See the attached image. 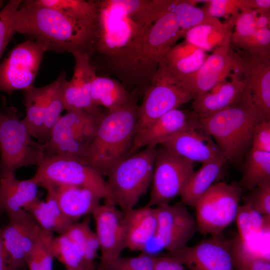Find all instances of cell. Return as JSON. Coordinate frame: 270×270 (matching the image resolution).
<instances>
[{
	"instance_id": "obj_24",
	"label": "cell",
	"mask_w": 270,
	"mask_h": 270,
	"mask_svg": "<svg viewBox=\"0 0 270 270\" xmlns=\"http://www.w3.org/2000/svg\"><path fill=\"white\" fill-rule=\"evenodd\" d=\"M54 190L58 206L64 215L75 222L80 218L92 214L102 198L90 189L74 186L60 185L46 188Z\"/></svg>"
},
{
	"instance_id": "obj_52",
	"label": "cell",
	"mask_w": 270,
	"mask_h": 270,
	"mask_svg": "<svg viewBox=\"0 0 270 270\" xmlns=\"http://www.w3.org/2000/svg\"><path fill=\"white\" fill-rule=\"evenodd\" d=\"M2 4H3V1L0 0V7L1 6H2Z\"/></svg>"
},
{
	"instance_id": "obj_18",
	"label": "cell",
	"mask_w": 270,
	"mask_h": 270,
	"mask_svg": "<svg viewBox=\"0 0 270 270\" xmlns=\"http://www.w3.org/2000/svg\"><path fill=\"white\" fill-rule=\"evenodd\" d=\"M232 33H229L213 50L196 72L180 81L194 99L224 83V78L232 70L234 60L230 48Z\"/></svg>"
},
{
	"instance_id": "obj_27",
	"label": "cell",
	"mask_w": 270,
	"mask_h": 270,
	"mask_svg": "<svg viewBox=\"0 0 270 270\" xmlns=\"http://www.w3.org/2000/svg\"><path fill=\"white\" fill-rule=\"evenodd\" d=\"M56 84L55 80L42 87L24 90L26 114L22 119L32 137L42 140L46 110Z\"/></svg>"
},
{
	"instance_id": "obj_53",
	"label": "cell",
	"mask_w": 270,
	"mask_h": 270,
	"mask_svg": "<svg viewBox=\"0 0 270 270\" xmlns=\"http://www.w3.org/2000/svg\"></svg>"
},
{
	"instance_id": "obj_5",
	"label": "cell",
	"mask_w": 270,
	"mask_h": 270,
	"mask_svg": "<svg viewBox=\"0 0 270 270\" xmlns=\"http://www.w3.org/2000/svg\"><path fill=\"white\" fill-rule=\"evenodd\" d=\"M157 146H148L120 161L107 174L105 202L123 212L134 208L151 184Z\"/></svg>"
},
{
	"instance_id": "obj_4",
	"label": "cell",
	"mask_w": 270,
	"mask_h": 270,
	"mask_svg": "<svg viewBox=\"0 0 270 270\" xmlns=\"http://www.w3.org/2000/svg\"><path fill=\"white\" fill-rule=\"evenodd\" d=\"M265 118L243 93L231 106L206 118H199L204 130L214 138L226 160L238 162L251 148L256 125Z\"/></svg>"
},
{
	"instance_id": "obj_22",
	"label": "cell",
	"mask_w": 270,
	"mask_h": 270,
	"mask_svg": "<svg viewBox=\"0 0 270 270\" xmlns=\"http://www.w3.org/2000/svg\"><path fill=\"white\" fill-rule=\"evenodd\" d=\"M122 223L126 248L132 251L144 250L156 234L155 208L145 206L124 212Z\"/></svg>"
},
{
	"instance_id": "obj_16",
	"label": "cell",
	"mask_w": 270,
	"mask_h": 270,
	"mask_svg": "<svg viewBox=\"0 0 270 270\" xmlns=\"http://www.w3.org/2000/svg\"><path fill=\"white\" fill-rule=\"evenodd\" d=\"M92 214L100 250L96 270H111L126 248L122 223L124 212L116 206L105 202Z\"/></svg>"
},
{
	"instance_id": "obj_45",
	"label": "cell",
	"mask_w": 270,
	"mask_h": 270,
	"mask_svg": "<svg viewBox=\"0 0 270 270\" xmlns=\"http://www.w3.org/2000/svg\"><path fill=\"white\" fill-rule=\"evenodd\" d=\"M246 202L250 204L258 212L270 216V182L250 191Z\"/></svg>"
},
{
	"instance_id": "obj_32",
	"label": "cell",
	"mask_w": 270,
	"mask_h": 270,
	"mask_svg": "<svg viewBox=\"0 0 270 270\" xmlns=\"http://www.w3.org/2000/svg\"><path fill=\"white\" fill-rule=\"evenodd\" d=\"M90 222L88 218L82 222L73 223L65 234L76 246L84 260L96 267L94 260L100 246L96 233L90 228Z\"/></svg>"
},
{
	"instance_id": "obj_9",
	"label": "cell",
	"mask_w": 270,
	"mask_h": 270,
	"mask_svg": "<svg viewBox=\"0 0 270 270\" xmlns=\"http://www.w3.org/2000/svg\"><path fill=\"white\" fill-rule=\"evenodd\" d=\"M45 189L60 185L86 188L106 202L108 192L103 176L84 161L71 156L48 155L32 178Z\"/></svg>"
},
{
	"instance_id": "obj_3",
	"label": "cell",
	"mask_w": 270,
	"mask_h": 270,
	"mask_svg": "<svg viewBox=\"0 0 270 270\" xmlns=\"http://www.w3.org/2000/svg\"><path fill=\"white\" fill-rule=\"evenodd\" d=\"M138 110L132 97L124 106L103 114L84 158L102 176L128 156L136 132Z\"/></svg>"
},
{
	"instance_id": "obj_49",
	"label": "cell",
	"mask_w": 270,
	"mask_h": 270,
	"mask_svg": "<svg viewBox=\"0 0 270 270\" xmlns=\"http://www.w3.org/2000/svg\"><path fill=\"white\" fill-rule=\"evenodd\" d=\"M254 10L256 15V28H270V8H258Z\"/></svg>"
},
{
	"instance_id": "obj_12",
	"label": "cell",
	"mask_w": 270,
	"mask_h": 270,
	"mask_svg": "<svg viewBox=\"0 0 270 270\" xmlns=\"http://www.w3.org/2000/svg\"><path fill=\"white\" fill-rule=\"evenodd\" d=\"M48 50L43 43L28 40L16 46L0 64V91L12 94L16 90L34 86L44 53Z\"/></svg>"
},
{
	"instance_id": "obj_36",
	"label": "cell",
	"mask_w": 270,
	"mask_h": 270,
	"mask_svg": "<svg viewBox=\"0 0 270 270\" xmlns=\"http://www.w3.org/2000/svg\"><path fill=\"white\" fill-rule=\"evenodd\" d=\"M231 243L235 270H270V258L251 250L238 236Z\"/></svg>"
},
{
	"instance_id": "obj_25",
	"label": "cell",
	"mask_w": 270,
	"mask_h": 270,
	"mask_svg": "<svg viewBox=\"0 0 270 270\" xmlns=\"http://www.w3.org/2000/svg\"><path fill=\"white\" fill-rule=\"evenodd\" d=\"M38 185L32 178L20 180L14 173L0 176V211L8 216L16 214L38 197Z\"/></svg>"
},
{
	"instance_id": "obj_37",
	"label": "cell",
	"mask_w": 270,
	"mask_h": 270,
	"mask_svg": "<svg viewBox=\"0 0 270 270\" xmlns=\"http://www.w3.org/2000/svg\"><path fill=\"white\" fill-rule=\"evenodd\" d=\"M170 9L176 17L182 37L190 28L213 18L204 8L196 7L193 0H172Z\"/></svg>"
},
{
	"instance_id": "obj_35",
	"label": "cell",
	"mask_w": 270,
	"mask_h": 270,
	"mask_svg": "<svg viewBox=\"0 0 270 270\" xmlns=\"http://www.w3.org/2000/svg\"><path fill=\"white\" fill-rule=\"evenodd\" d=\"M38 6L58 10L71 17L96 22V0H31Z\"/></svg>"
},
{
	"instance_id": "obj_10",
	"label": "cell",
	"mask_w": 270,
	"mask_h": 270,
	"mask_svg": "<svg viewBox=\"0 0 270 270\" xmlns=\"http://www.w3.org/2000/svg\"><path fill=\"white\" fill-rule=\"evenodd\" d=\"M241 194L238 186L224 182L214 184L194 206L198 230L211 236L222 234L235 220Z\"/></svg>"
},
{
	"instance_id": "obj_51",
	"label": "cell",
	"mask_w": 270,
	"mask_h": 270,
	"mask_svg": "<svg viewBox=\"0 0 270 270\" xmlns=\"http://www.w3.org/2000/svg\"><path fill=\"white\" fill-rule=\"evenodd\" d=\"M246 7L251 9L270 8V0H246Z\"/></svg>"
},
{
	"instance_id": "obj_19",
	"label": "cell",
	"mask_w": 270,
	"mask_h": 270,
	"mask_svg": "<svg viewBox=\"0 0 270 270\" xmlns=\"http://www.w3.org/2000/svg\"><path fill=\"white\" fill-rule=\"evenodd\" d=\"M72 54L74 58L75 66L72 79L66 80L64 83L65 110L100 114L102 110L93 102L91 96L92 84L96 74L90 62V54L81 51H74Z\"/></svg>"
},
{
	"instance_id": "obj_13",
	"label": "cell",
	"mask_w": 270,
	"mask_h": 270,
	"mask_svg": "<svg viewBox=\"0 0 270 270\" xmlns=\"http://www.w3.org/2000/svg\"><path fill=\"white\" fill-rule=\"evenodd\" d=\"M166 256L190 270H235L231 240L222 234L211 236L193 246L168 252Z\"/></svg>"
},
{
	"instance_id": "obj_38",
	"label": "cell",
	"mask_w": 270,
	"mask_h": 270,
	"mask_svg": "<svg viewBox=\"0 0 270 270\" xmlns=\"http://www.w3.org/2000/svg\"><path fill=\"white\" fill-rule=\"evenodd\" d=\"M66 73L63 72L55 80V86L44 114L41 140L43 144L48 141L53 128L61 117L62 112L65 110L64 90L66 80Z\"/></svg>"
},
{
	"instance_id": "obj_28",
	"label": "cell",
	"mask_w": 270,
	"mask_h": 270,
	"mask_svg": "<svg viewBox=\"0 0 270 270\" xmlns=\"http://www.w3.org/2000/svg\"><path fill=\"white\" fill-rule=\"evenodd\" d=\"M226 160L225 158L203 163L188 179L180 196L182 204L194 207L197 201L214 185Z\"/></svg>"
},
{
	"instance_id": "obj_21",
	"label": "cell",
	"mask_w": 270,
	"mask_h": 270,
	"mask_svg": "<svg viewBox=\"0 0 270 270\" xmlns=\"http://www.w3.org/2000/svg\"><path fill=\"white\" fill-rule=\"evenodd\" d=\"M200 125L198 116L193 110L173 109L160 116L134 138L128 156L142 147L158 146L168 138L186 128Z\"/></svg>"
},
{
	"instance_id": "obj_48",
	"label": "cell",
	"mask_w": 270,
	"mask_h": 270,
	"mask_svg": "<svg viewBox=\"0 0 270 270\" xmlns=\"http://www.w3.org/2000/svg\"><path fill=\"white\" fill-rule=\"evenodd\" d=\"M153 270H184V267L166 255L154 258Z\"/></svg>"
},
{
	"instance_id": "obj_8",
	"label": "cell",
	"mask_w": 270,
	"mask_h": 270,
	"mask_svg": "<svg viewBox=\"0 0 270 270\" xmlns=\"http://www.w3.org/2000/svg\"><path fill=\"white\" fill-rule=\"evenodd\" d=\"M104 114L67 110L53 128L48 141L44 144L46 156H67L84 162Z\"/></svg>"
},
{
	"instance_id": "obj_44",
	"label": "cell",
	"mask_w": 270,
	"mask_h": 270,
	"mask_svg": "<svg viewBox=\"0 0 270 270\" xmlns=\"http://www.w3.org/2000/svg\"><path fill=\"white\" fill-rule=\"evenodd\" d=\"M204 8L212 17L236 16L244 7V0H209Z\"/></svg>"
},
{
	"instance_id": "obj_23",
	"label": "cell",
	"mask_w": 270,
	"mask_h": 270,
	"mask_svg": "<svg viewBox=\"0 0 270 270\" xmlns=\"http://www.w3.org/2000/svg\"><path fill=\"white\" fill-rule=\"evenodd\" d=\"M244 88L240 75L234 72L231 81L222 84L216 91L196 97L192 103V110L199 118L219 112L238 102L242 98Z\"/></svg>"
},
{
	"instance_id": "obj_47",
	"label": "cell",
	"mask_w": 270,
	"mask_h": 270,
	"mask_svg": "<svg viewBox=\"0 0 270 270\" xmlns=\"http://www.w3.org/2000/svg\"><path fill=\"white\" fill-rule=\"evenodd\" d=\"M251 148L270 152V120H263L256 125Z\"/></svg>"
},
{
	"instance_id": "obj_15",
	"label": "cell",
	"mask_w": 270,
	"mask_h": 270,
	"mask_svg": "<svg viewBox=\"0 0 270 270\" xmlns=\"http://www.w3.org/2000/svg\"><path fill=\"white\" fill-rule=\"evenodd\" d=\"M157 229L154 238L160 248L171 252L186 247L198 230L196 220L184 204L155 208Z\"/></svg>"
},
{
	"instance_id": "obj_14",
	"label": "cell",
	"mask_w": 270,
	"mask_h": 270,
	"mask_svg": "<svg viewBox=\"0 0 270 270\" xmlns=\"http://www.w3.org/2000/svg\"><path fill=\"white\" fill-rule=\"evenodd\" d=\"M234 72L242 76L244 92L256 108L270 120V57L232 51Z\"/></svg>"
},
{
	"instance_id": "obj_33",
	"label": "cell",
	"mask_w": 270,
	"mask_h": 270,
	"mask_svg": "<svg viewBox=\"0 0 270 270\" xmlns=\"http://www.w3.org/2000/svg\"><path fill=\"white\" fill-rule=\"evenodd\" d=\"M51 247L54 258L68 270H96V267L88 262L80 251L65 234L53 236Z\"/></svg>"
},
{
	"instance_id": "obj_6",
	"label": "cell",
	"mask_w": 270,
	"mask_h": 270,
	"mask_svg": "<svg viewBox=\"0 0 270 270\" xmlns=\"http://www.w3.org/2000/svg\"><path fill=\"white\" fill-rule=\"evenodd\" d=\"M19 114L12 110L0 112V176L21 167L38 166L46 156L44 144L34 141Z\"/></svg>"
},
{
	"instance_id": "obj_41",
	"label": "cell",
	"mask_w": 270,
	"mask_h": 270,
	"mask_svg": "<svg viewBox=\"0 0 270 270\" xmlns=\"http://www.w3.org/2000/svg\"><path fill=\"white\" fill-rule=\"evenodd\" d=\"M22 2L9 0L0 11V60L10 40L16 32V16Z\"/></svg>"
},
{
	"instance_id": "obj_39",
	"label": "cell",
	"mask_w": 270,
	"mask_h": 270,
	"mask_svg": "<svg viewBox=\"0 0 270 270\" xmlns=\"http://www.w3.org/2000/svg\"><path fill=\"white\" fill-rule=\"evenodd\" d=\"M52 232L42 230L26 259L28 270H52L54 258L51 247Z\"/></svg>"
},
{
	"instance_id": "obj_46",
	"label": "cell",
	"mask_w": 270,
	"mask_h": 270,
	"mask_svg": "<svg viewBox=\"0 0 270 270\" xmlns=\"http://www.w3.org/2000/svg\"><path fill=\"white\" fill-rule=\"evenodd\" d=\"M154 258L145 253L134 257L120 256L111 270H153Z\"/></svg>"
},
{
	"instance_id": "obj_20",
	"label": "cell",
	"mask_w": 270,
	"mask_h": 270,
	"mask_svg": "<svg viewBox=\"0 0 270 270\" xmlns=\"http://www.w3.org/2000/svg\"><path fill=\"white\" fill-rule=\"evenodd\" d=\"M160 145L176 156L192 162L203 164L225 158L201 124L184 130L166 139Z\"/></svg>"
},
{
	"instance_id": "obj_29",
	"label": "cell",
	"mask_w": 270,
	"mask_h": 270,
	"mask_svg": "<svg viewBox=\"0 0 270 270\" xmlns=\"http://www.w3.org/2000/svg\"><path fill=\"white\" fill-rule=\"evenodd\" d=\"M234 22V18L232 16L224 24L213 17L188 30L184 36L185 41L205 52L214 50L232 32Z\"/></svg>"
},
{
	"instance_id": "obj_11",
	"label": "cell",
	"mask_w": 270,
	"mask_h": 270,
	"mask_svg": "<svg viewBox=\"0 0 270 270\" xmlns=\"http://www.w3.org/2000/svg\"><path fill=\"white\" fill-rule=\"evenodd\" d=\"M194 162L184 159L162 146L156 149L152 189L146 206L168 204L180 196L194 172Z\"/></svg>"
},
{
	"instance_id": "obj_31",
	"label": "cell",
	"mask_w": 270,
	"mask_h": 270,
	"mask_svg": "<svg viewBox=\"0 0 270 270\" xmlns=\"http://www.w3.org/2000/svg\"><path fill=\"white\" fill-rule=\"evenodd\" d=\"M270 182V152L250 148L246 154L240 188L251 191Z\"/></svg>"
},
{
	"instance_id": "obj_43",
	"label": "cell",
	"mask_w": 270,
	"mask_h": 270,
	"mask_svg": "<svg viewBox=\"0 0 270 270\" xmlns=\"http://www.w3.org/2000/svg\"><path fill=\"white\" fill-rule=\"evenodd\" d=\"M234 31L232 33L230 44L235 45L240 40L252 36L257 28L254 9L242 8L234 16Z\"/></svg>"
},
{
	"instance_id": "obj_40",
	"label": "cell",
	"mask_w": 270,
	"mask_h": 270,
	"mask_svg": "<svg viewBox=\"0 0 270 270\" xmlns=\"http://www.w3.org/2000/svg\"><path fill=\"white\" fill-rule=\"evenodd\" d=\"M208 55L198 48L191 55L171 62L162 60L180 82L196 72L206 61Z\"/></svg>"
},
{
	"instance_id": "obj_42",
	"label": "cell",
	"mask_w": 270,
	"mask_h": 270,
	"mask_svg": "<svg viewBox=\"0 0 270 270\" xmlns=\"http://www.w3.org/2000/svg\"><path fill=\"white\" fill-rule=\"evenodd\" d=\"M234 46L251 56L270 57V30L257 29L254 34L240 40Z\"/></svg>"
},
{
	"instance_id": "obj_50",
	"label": "cell",
	"mask_w": 270,
	"mask_h": 270,
	"mask_svg": "<svg viewBox=\"0 0 270 270\" xmlns=\"http://www.w3.org/2000/svg\"><path fill=\"white\" fill-rule=\"evenodd\" d=\"M0 270H10L0 228Z\"/></svg>"
},
{
	"instance_id": "obj_1",
	"label": "cell",
	"mask_w": 270,
	"mask_h": 270,
	"mask_svg": "<svg viewBox=\"0 0 270 270\" xmlns=\"http://www.w3.org/2000/svg\"><path fill=\"white\" fill-rule=\"evenodd\" d=\"M182 35L170 9L162 14L144 33L128 46L109 56L111 67L126 84H150L159 63Z\"/></svg>"
},
{
	"instance_id": "obj_34",
	"label": "cell",
	"mask_w": 270,
	"mask_h": 270,
	"mask_svg": "<svg viewBox=\"0 0 270 270\" xmlns=\"http://www.w3.org/2000/svg\"><path fill=\"white\" fill-rule=\"evenodd\" d=\"M240 239L247 242L250 236L270 231V216H264L249 203L240 206L235 219Z\"/></svg>"
},
{
	"instance_id": "obj_2",
	"label": "cell",
	"mask_w": 270,
	"mask_h": 270,
	"mask_svg": "<svg viewBox=\"0 0 270 270\" xmlns=\"http://www.w3.org/2000/svg\"><path fill=\"white\" fill-rule=\"evenodd\" d=\"M96 22L22 0L16 16V32L44 44L48 50L84 52L94 48Z\"/></svg>"
},
{
	"instance_id": "obj_7",
	"label": "cell",
	"mask_w": 270,
	"mask_h": 270,
	"mask_svg": "<svg viewBox=\"0 0 270 270\" xmlns=\"http://www.w3.org/2000/svg\"><path fill=\"white\" fill-rule=\"evenodd\" d=\"M144 94L138 106L135 138L166 112L194 99L162 60Z\"/></svg>"
},
{
	"instance_id": "obj_30",
	"label": "cell",
	"mask_w": 270,
	"mask_h": 270,
	"mask_svg": "<svg viewBox=\"0 0 270 270\" xmlns=\"http://www.w3.org/2000/svg\"><path fill=\"white\" fill-rule=\"evenodd\" d=\"M91 96L96 105L103 106L108 111L124 106L132 98L123 84L117 80L97 75L92 84Z\"/></svg>"
},
{
	"instance_id": "obj_17",
	"label": "cell",
	"mask_w": 270,
	"mask_h": 270,
	"mask_svg": "<svg viewBox=\"0 0 270 270\" xmlns=\"http://www.w3.org/2000/svg\"><path fill=\"white\" fill-rule=\"evenodd\" d=\"M8 218L9 222L2 228V234L9 266L10 270H24L42 230L24 210Z\"/></svg>"
},
{
	"instance_id": "obj_26",
	"label": "cell",
	"mask_w": 270,
	"mask_h": 270,
	"mask_svg": "<svg viewBox=\"0 0 270 270\" xmlns=\"http://www.w3.org/2000/svg\"><path fill=\"white\" fill-rule=\"evenodd\" d=\"M46 201L38 198L24 208L31 214L44 230L59 234L66 233L74 222L63 214L58 203L54 190L48 188Z\"/></svg>"
}]
</instances>
